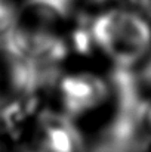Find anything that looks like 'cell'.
<instances>
[{
    "mask_svg": "<svg viewBox=\"0 0 151 152\" xmlns=\"http://www.w3.org/2000/svg\"><path fill=\"white\" fill-rule=\"evenodd\" d=\"M89 28L99 59L111 68H136L151 55V21L139 9L98 10L89 15Z\"/></svg>",
    "mask_w": 151,
    "mask_h": 152,
    "instance_id": "1",
    "label": "cell"
},
{
    "mask_svg": "<svg viewBox=\"0 0 151 152\" xmlns=\"http://www.w3.org/2000/svg\"><path fill=\"white\" fill-rule=\"evenodd\" d=\"M49 95L55 111L61 112L77 126L111 109L113 93L108 74L104 75L89 68H64L56 77Z\"/></svg>",
    "mask_w": 151,
    "mask_h": 152,
    "instance_id": "2",
    "label": "cell"
},
{
    "mask_svg": "<svg viewBox=\"0 0 151 152\" xmlns=\"http://www.w3.org/2000/svg\"><path fill=\"white\" fill-rule=\"evenodd\" d=\"M10 148H12V143H10V139L0 121V152H10Z\"/></svg>",
    "mask_w": 151,
    "mask_h": 152,
    "instance_id": "5",
    "label": "cell"
},
{
    "mask_svg": "<svg viewBox=\"0 0 151 152\" xmlns=\"http://www.w3.org/2000/svg\"><path fill=\"white\" fill-rule=\"evenodd\" d=\"M76 6L80 9H85V13H95L98 10L113 7V6H120L124 4V0H74Z\"/></svg>",
    "mask_w": 151,
    "mask_h": 152,
    "instance_id": "4",
    "label": "cell"
},
{
    "mask_svg": "<svg viewBox=\"0 0 151 152\" xmlns=\"http://www.w3.org/2000/svg\"><path fill=\"white\" fill-rule=\"evenodd\" d=\"M30 152H85L86 143L79 126L61 112L46 106L25 136L13 143Z\"/></svg>",
    "mask_w": 151,
    "mask_h": 152,
    "instance_id": "3",
    "label": "cell"
},
{
    "mask_svg": "<svg viewBox=\"0 0 151 152\" xmlns=\"http://www.w3.org/2000/svg\"><path fill=\"white\" fill-rule=\"evenodd\" d=\"M85 152H119V151H116V149L111 148L110 145H107V143L98 140V142L94 143L92 146H86Z\"/></svg>",
    "mask_w": 151,
    "mask_h": 152,
    "instance_id": "6",
    "label": "cell"
}]
</instances>
